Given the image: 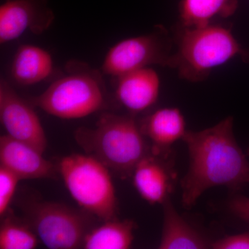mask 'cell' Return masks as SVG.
I'll use <instances>...</instances> for the list:
<instances>
[{
	"label": "cell",
	"instance_id": "7",
	"mask_svg": "<svg viewBox=\"0 0 249 249\" xmlns=\"http://www.w3.org/2000/svg\"><path fill=\"white\" fill-rule=\"evenodd\" d=\"M31 227L46 247L74 249L83 247L86 234L85 217L64 205L36 203L28 207Z\"/></svg>",
	"mask_w": 249,
	"mask_h": 249
},
{
	"label": "cell",
	"instance_id": "22",
	"mask_svg": "<svg viewBox=\"0 0 249 249\" xmlns=\"http://www.w3.org/2000/svg\"><path fill=\"white\" fill-rule=\"evenodd\" d=\"M247 156H249V148L248 149V150H247Z\"/></svg>",
	"mask_w": 249,
	"mask_h": 249
},
{
	"label": "cell",
	"instance_id": "14",
	"mask_svg": "<svg viewBox=\"0 0 249 249\" xmlns=\"http://www.w3.org/2000/svg\"><path fill=\"white\" fill-rule=\"evenodd\" d=\"M163 222L160 249H204L211 243L183 219L175 209L170 197L161 204Z\"/></svg>",
	"mask_w": 249,
	"mask_h": 249
},
{
	"label": "cell",
	"instance_id": "3",
	"mask_svg": "<svg viewBox=\"0 0 249 249\" xmlns=\"http://www.w3.org/2000/svg\"><path fill=\"white\" fill-rule=\"evenodd\" d=\"M170 68L175 69L180 78L203 81L211 72L237 56L249 60V51L239 43L231 29L213 23L200 27L178 26Z\"/></svg>",
	"mask_w": 249,
	"mask_h": 249
},
{
	"label": "cell",
	"instance_id": "13",
	"mask_svg": "<svg viewBox=\"0 0 249 249\" xmlns=\"http://www.w3.org/2000/svg\"><path fill=\"white\" fill-rule=\"evenodd\" d=\"M139 126L152 142V151L162 155L173 153L172 146L188 132L184 116L178 107L157 109L142 119Z\"/></svg>",
	"mask_w": 249,
	"mask_h": 249
},
{
	"label": "cell",
	"instance_id": "16",
	"mask_svg": "<svg viewBox=\"0 0 249 249\" xmlns=\"http://www.w3.org/2000/svg\"><path fill=\"white\" fill-rule=\"evenodd\" d=\"M238 0H180L179 25L200 27L213 24L218 18H228L235 14Z\"/></svg>",
	"mask_w": 249,
	"mask_h": 249
},
{
	"label": "cell",
	"instance_id": "12",
	"mask_svg": "<svg viewBox=\"0 0 249 249\" xmlns=\"http://www.w3.org/2000/svg\"><path fill=\"white\" fill-rule=\"evenodd\" d=\"M0 163L21 180L55 176V167L42 157V152L9 135L0 137Z\"/></svg>",
	"mask_w": 249,
	"mask_h": 249
},
{
	"label": "cell",
	"instance_id": "1",
	"mask_svg": "<svg viewBox=\"0 0 249 249\" xmlns=\"http://www.w3.org/2000/svg\"><path fill=\"white\" fill-rule=\"evenodd\" d=\"M182 141L189 155L181 181L184 209H192L210 188L223 186L236 193L249 186V160L236 141L231 116L209 128L188 130Z\"/></svg>",
	"mask_w": 249,
	"mask_h": 249
},
{
	"label": "cell",
	"instance_id": "6",
	"mask_svg": "<svg viewBox=\"0 0 249 249\" xmlns=\"http://www.w3.org/2000/svg\"><path fill=\"white\" fill-rule=\"evenodd\" d=\"M173 53L169 33L162 26H156L148 34L124 39L112 46L100 70L118 78L152 65L169 67Z\"/></svg>",
	"mask_w": 249,
	"mask_h": 249
},
{
	"label": "cell",
	"instance_id": "18",
	"mask_svg": "<svg viewBox=\"0 0 249 249\" xmlns=\"http://www.w3.org/2000/svg\"><path fill=\"white\" fill-rule=\"evenodd\" d=\"M38 239L34 231L14 218L3 219L0 227V249H34Z\"/></svg>",
	"mask_w": 249,
	"mask_h": 249
},
{
	"label": "cell",
	"instance_id": "2",
	"mask_svg": "<svg viewBox=\"0 0 249 249\" xmlns=\"http://www.w3.org/2000/svg\"><path fill=\"white\" fill-rule=\"evenodd\" d=\"M75 139L88 155L99 160L122 178L151 150L134 115L105 114L93 128L80 127Z\"/></svg>",
	"mask_w": 249,
	"mask_h": 249
},
{
	"label": "cell",
	"instance_id": "19",
	"mask_svg": "<svg viewBox=\"0 0 249 249\" xmlns=\"http://www.w3.org/2000/svg\"><path fill=\"white\" fill-rule=\"evenodd\" d=\"M20 178L7 168L0 165V216L4 217L9 209Z\"/></svg>",
	"mask_w": 249,
	"mask_h": 249
},
{
	"label": "cell",
	"instance_id": "15",
	"mask_svg": "<svg viewBox=\"0 0 249 249\" xmlns=\"http://www.w3.org/2000/svg\"><path fill=\"white\" fill-rule=\"evenodd\" d=\"M53 60L48 51L32 45L18 47L11 65V76L18 84L30 86L52 75Z\"/></svg>",
	"mask_w": 249,
	"mask_h": 249
},
{
	"label": "cell",
	"instance_id": "20",
	"mask_svg": "<svg viewBox=\"0 0 249 249\" xmlns=\"http://www.w3.org/2000/svg\"><path fill=\"white\" fill-rule=\"evenodd\" d=\"M210 249H249V230L236 235L226 236L211 242Z\"/></svg>",
	"mask_w": 249,
	"mask_h": 249
},
{
	"label": "cell",
	"instance_id": "11",
	"mask_svg": "<svg viewBox=\"0 0 249 249\" xmlns=\"http://www.w3.org/2000/svg\"><path fill=\"white\" fill-rule=\"evenodd\" d=\"M117 79L116 99L132 115L147 110L158 101L160 80L151 67L128 72Z\"/></svg>",
	"mask_w": 249,
	"mask_h": 249
},
{
	"label": "cell",
	"instance_id": "21",
	"mask_svg": "<svg viewBox=\"0 0 249 249\" xmlns=\"http://www.w3.org/2000/svg\"><path fill=\"white\" fill-rule=\"evenodd\" d=\"M230 213L242 222L249 223V197L242 195H235L227 203Z\"/></svg>",
	"mask_w": 249,
	"mask_h": 249
},
{
	"label": "cell",
	"instance_id": "8",
	"mask_svg": "<svg viewBox=\"0 0 249 249\" xmlns=\"http://www.w3.org/2000/svg\"><path fill=\"white\" fill-rule=\"evenodd\" d=\"M0 120L11 138L45 151L47 139L38 116L4 79L0 80Z\"/></svg>",
	"mask_w": 249,
	"mask_h": 249
},
{
	"label": "cell",
	"instance_id": "17",
	"mask_svg": "<svg viewBox=\"0 0 249 249\" xmlns=\"http://www.w3.org/2000/svg\"><path fill=\"white\" fill-rule=\"evenodd\" d=\"M135 224L133 221L117 219L105 222L103 225L85 235L83 248L85 249H127L134 240Z\"/></svg>",
	"mask_w": 249,
	"mask_h": 249
},
{
	"label": "cell",
	"instance_id": "4",
	"mask_svg": "<svg viewBox=\"0 0 249 249\" xmlns=\"http://www.w3.org/2000/svg\"><path fill=\"white\" fill-rule=\"evenodd\" d=\"M103 74L85 62H69L65 76L31 98V104L59 119L71 120L89 116L106 106Z\"/></svg>",
	"mask_w": 249,
	"mask_h": 249
},
{
	"label": "cell",
	"instance_id": "10",
	"mask_svg": "<svg viewBox=\"0 0 249 249\" xmlns=\"http://www.w3.org/2000/svg\"><path fill=\"white\" fill-rule=\"evenodd\" d=\"M173 153H156L150 150L137 163L132 173L134 188L144 200L151 205L162 204L173 193L178 178Z\"/></svg>",
	"mask_w": 249,
	"mask_h": 249
},
{
	"label": "cell",
	"instance_id": "5",
	"mask_svg": "<svg viewBox=\"0 0 249 249\" xmlns=\"http://www.w3.org/2000/svg\"><path fill=\"white\" fill-rule=\"evenodd\" d=\"M59 171L72 198L103 222L116 219L115 189L108 168L89 155L63 157Z\"/></svg>",
	"mask_w": 249,
	"mask_h": 249
},
{
	"label": "cell",
	"instance_id": "9",
	"mask_svg": "<svg viewBox=\"0 0 249 249\" xmlns=\"http://www.w3.org/2000/svg\"><path fill=\"white\" fill-rule=\"evenodd\" d=\"M54 19L48 0H5L0 6V44L16 40L27 31L40 35Z\"/></svg>",
	"mask_w": 249,
	"mask_h": 249
}]
</instances>
